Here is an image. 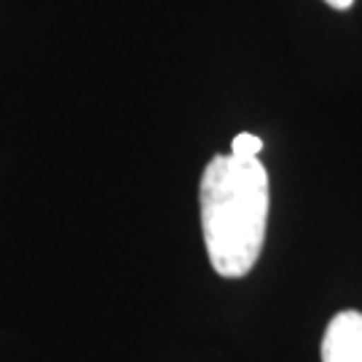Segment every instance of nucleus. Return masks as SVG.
<instances>
[{
    "label": "nucleus",
    "mask_w": 362,
    "mask_h": 362,
    "mask_svg": "<svg viewBox=\"0 0 362 362\" xmlns=\"http://www.w3.org/2000/svg\"><path fill=\"white\" fill-rule=\"evenodd\" d=\"M202 233L212 269L239 279L255 269L269 226V172L258 158L212 156L199 182Z\"/></svg>",
    "instance_id": "obj_1"
},
{
    "label": "nucleus",
    "mask_w": 362,
    "mask_h": 362,
    "mask_svg": "<svg viewBox=\"0 0 362 362\" xmlns=\"http://www.w3.org/2000/svg\"><path fill=\"white\" fill-rule=\"evenodd\" d=\"M322 362H362V311H338L322 338Z\"/></svg>",
    "instance_id": "obj_2"
},
{
    "label": "nucleus",
    "mask_w": 362,
    "mask_h": 362,
    "mask_svg": "<svg viewBox=\"0 0 362 362\" xmlns=\"http://www.w3.org/2000/svg\"><path fill=\"white\" fill-rule=\"evenodd\" d=\"M260 151H263V140L250 134V132H242L231 140V153L239 158H258Z\"/></svg>",
    "instance_id": "obj_3"
},
{
    "label": "nucleus",
    "mask_w": 362,
    "mask_h": 362,
    "mask_svg": "<svg viewBox=\"0 0 362 362\" xmlns=\"http://www.w3.org/2000/svg\"><path fill=\"white\" fill-rule=\"evenodd\" d=\"M325 3H327V6H333V8H341V11H344V8H349L354 0H325Z\"/></svg>",
    "instance_id": "obj_4"
}]
</instances>
